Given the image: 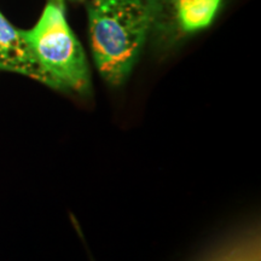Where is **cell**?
Wrapping results in <instances>:
<instances>
[{"instance_id":"2","label":"cell","mask_w":261,"mask_h":261,"mask_svg":"<svg viewBox=\"0 0 261 261\" xmlns=\"http://www.w3.org/2000/svg\"><path fill=\"white\" fill-rule=\"evenodd\" d=\"M23 34L56 90L85 94L91 90L84 48L71 31L61 6L47 4L38 23Z\"/></svg>"},{"instance_id":"5","label":"cell","mask_w":261,"mask_h":261,"mask_svg":"<svg viewBox=\"0 0 261 261\" xmlns=\"http://www.w3.org/2000/svg\"><path fill=\"white\" fill-rule=\"evenodd\" d=\"M148 6L150 18H151V27L155 25L158 28H168L169 18H171L173 8L180 0H144Z\"/></svg>"},{"instance_id":"1","label":"cell","mask_w":261,"mask_h":261,"mask_svg":"<svg viewBox=\"0 0 261 261\" xmlns=\"http://www.w3.org/2000/svg\"><path fill=\"white\" fill-rule=\"evenodd\" d=\"M94 64L108 84L119 86L138 60L151 28L144 0H93L89 6Z\"/></svg>"},{"instance_id":"4","label":"cell","mask_w":261,"mask_h":261,"mask_svg":"<svg viewBox=\"0 0 261 261\" xmlns=\"http://www.w3.org/2000/svg\"><path fill=\"white\" fill-rule=\"evenodd\" d=\"M221 0H180L173 8L169 25L181 33L208 27L217 15Z\"/></svg>"},{"instance_id":"3","label":"cell","mask_w":261,"mask_h":261,"mask_svg":"<svg viewBox=\"0 0 261 261\" xmlns=\"http://www.w3.org/2000/svg\"><path fill=\"white\" fill-rule=\"evenodd\" d=\"M0 69L25 75L55 89L54 81L42 69L25 39L23 31H17L0 14Z\"/></svg>"}]
</instances>
